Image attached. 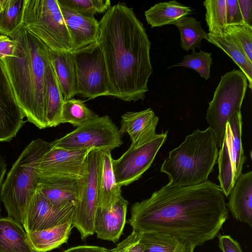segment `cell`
Masks as SVG:
<instances>
[{
    "label": "cell",
    "instance_id": "1",
    "mask_svg": "<svg viewBox=\"0 0 252 252\" xmlns=\"http://www.w3.org/2000/svg\"><path fill=\"white\" fill-rule=\"evenodd\" d=\"M227 218L224 194L207 180L189 187L163 186L132 205L128 223L132 230L162 234L196 247L213 239Z\"/></svg>",
    "mask_w": 252,
    "mask_h": 252
},
{
    "label": "cell",
    "instance_id": "2",
    "mask_svg": "<svg viewBox=\"0 0 252 252\" xmlns=\"http://www.w3.org/2000/svg\"><path fill=\"white\" fill-rule=\"evenodd\" d=\"M96 42L106 66L108 96L126 102L143 100L153 71L151 43L133 9L122 3L111 6L98 21Z\"/></svg>",
    "mask_w": 252,
    "mask_h": 252
},
{
    "label": "cell",
    "instance_id": "3",
    "mask_svg": "<svg viewBox=\"0 0 252 252\" xmlns=\"http://www.w3.org/2000/svg\"><path fill=\"white\" fill-rule=\"evenodd\" d=\"M17 41L13 56L3 60L19 107L28 121L39 129L47 128L46 118L47 72L49 48L23 26L11 37Z\"/></svg>",
    "mask_w": 252,
    "mask_h": 252
},
{
    "label": "cell",
    "instance_id": "4",
    "mask_svg": "<svg viewBox=\"0 0 252 252\" xmlns=\"http://www.w3.org/2000/svg\"><path fill=\"white\" fill-rule=\"evenodd\" d=\"M212 130H195L177 148L169 152L160 171L168 177L169 187L194 186L207 180L218 156Z\"/></svg>",
    "mask_w": 252,
    "mask_h": 252
},
{
    "label": "cell",
    "instance_id": "5",
    "mask_svg": "<svg viewBox=\"0 0 252 252\" xmlns=\"http://www.w3.org/2000/svg\"><path fill=\"white\" fill-rule=\"evenodd\" d=\"M51 142L41 138L31 141L12 165L3 182L0 199L8 214L23 226L29 203L39 178L38 168Z\"/></svg>",
    "mask_w": 252,
    "mask_h": 252
},
{
    "label": "cell",
    "instance_id": "6",
    "mask_svg": "<svg viewBox=\"0 0 252 252\" xmlns=\"http://www.w3.org/2000/svg\"><path fill=\"white\" fill-rule=\"evenodd\" d=\"M22 24L50 50L72 52L71 39L58 0H24Z\"/></svg>",
    "mask_w": 252,
    "mask_h": 252
},
{
    "label": "cell",
    "instance_id": "7",
    "mask_svg": "<svg viewBox=\"0 0 252 252\" xmlns=\"http://www.w3.org/2000/svg\"><path fill=\"white\" fill-rule=\"evenodd\" d=\"M248 86L247 79L240 70L233 69L220 77L206 116L218 147L223 142L227 121L241 111Z\"/></svg>",
    "mask_w": 252,
    "mask_h": 252
},
{
    "label": "cell",
    "instance_id": "8",
    "mask_svg": "<svg viewBox=\"0 0 252 252\" xmlns=\"http://www.w3.org/2000/svg\"><path fill=\"white\" fill-rule=\"evenodd\" d=\"M122 134L110 118L96 115L87 123L52 142L69 150L98 149L112 151L123 144Z\"/></svg>",
    "mask_w": 252,
    "mask_h": 252
},
{
    "label": "cell",
    "instance_id": "9",
    "mask_svg": "<svg viewBox=\"0 0 252 252\" xmlns=\"http://www.w3.org/2000/svg\"><path fill=\"white\" fill-rule=\"evenodd\" d=\"M242 117L241 111L227 121L224 137L218 156L220 187L228 197L242 173L246 159L242 142Z\"/></svg>",
    "mask_w": 252,
    "mask_h": 252
},
{
    "label": "cell",
    "instance_id": "10",
    "mask_svg": "<svg viewBox=\"0 0 252 252\" xmlns=\"http://www.w3.org/2000/svg\"><path fill=\"white\" fill-rule=\"evenodd\" d=\"M72 53L76 68L77 94L88 99L108 96V76L98 43L95 42Z\"/></svg>",
    "mask_w": 252,
    "mask_h": 252
},
{
    "label": "cell",
    "instance_id": "11",
    "mask_svg": "<svg viewBox=\"0 0 252 252\" xmlns=\"http://www.w3.org/2000/svg\"><path fill=\"white\" fill-rule=\"evenodd\" d=\"M99 162L100 150H90L86 157L79 198L72 216L73 227L78 230L83 240L94 233V220L98 208Z\"/></svg>",
    "mask_w": 252,
    "mask_h": 252
},
{
    "label": "cell",
    "instance_id": "12",
    "mask_svg": "<svg viewBox=\"0 0 252 252\" xmlns=\"http://www.w3.org/2000/svg\"><path fill=\"white\" fill-rule=\"evenodd\" d=\"M167 131L158 134L150 142L136 148H129L117 159L112 160L116 183L122 187L139 179L150 168L166 140Z\"/></svg>",
    "mask_w": 252,
    "mask_h": 252
},
{
    "label": "cell",
    "instance_id": "13",
    "mask_svg": "<svg viewBox=\"0 0 252 252\" xmlns=\"http://www.w3.org/2000/svg\"><path fill=\"white\" fill-rule=\"evenodd\" d=\"M76 204L63 206L53 205L36 188L25 216L26 232L52 228L72 220Z\"/></svg>",
    "mask_w": 252,
    "mask_h": 252
},
{
    "label": "cell",
    "instance_id": "14",
    "mask_svg": "<svg viewBox=\"0 0 252 252\" xmlns=\"http://www.w3.org/2000/svg\"><path fill=\"white\" fill-rule=\"evenodd\" d=\"M90 150H69L52 145L40 162L38 168L39 177L82 178Z\"/></svg>",
    "mask_w": 252,
    "mask_h": 252
},
{
    "label": "cell",
    "instance_id": "15",
    "mask_svg": "<svg viewBox=\"0 0 252 252\" xmlns=\"http://www.w3.org/2000/svg\"><path fill=\"white\" fill-rule=\"evenodd\" d=\"M24 117L0 59V142L10 141L16 136L24 124Z\"/></svg>",
    "mask_w": 252,
    "mask_h": 252
},
{
    "label": "cell",
    "instance_id": "16",
    "mask_svg": "<svg viewBox=\"0 0 252 252\" xmlns=\"http://www.w3.org/2000/svg\"><path fill=\"white\" fill-rule=\"evenodd\" d=\"M158 120L151 108L138 112H126L121 116L119 131L122 134L129 135L130 147H138L157 137L158 134L156 128Z\"/></svg>",
    "mask_w": 252,
    "mask_h": 252
},
{
    "label": "cell",
    "instance_id": "17",
    "mask_svg": "<svg viewBox=\"0 0 252 252\" xmlns=\"http://www.w3.org/2000/svg\"><path fill=\"white\" fill-rule=\"evenodd\" d=\"M129 203L121 196L109 209L98 208L94 220V233L98 239L116 243L126 222Z\"/></svg>",
    "mask_w": 252,
    "mask_h": 252
},
{
    "label": "cell",
    "instance_id": "18",
    "mask_svg": "<svg viewBox=\"0 0 252 252\" xmlns=\"http://www.w3.org/2000/svg\"><path fill=\"white\" fill-rule=\"evenodd\" d=\"M81 186L82 178L39 177L36 188L53 205L63 206L76 204Z\"/></svg>",
    "mask_w": 252,
    "mask_h": 252
},
{
    "label": "cell",
    "instance_id": "19",
    "mask_svg": "<svg viewBox=\"0 0 252 252\" xmlns=\"http://www.w3.org/2000/svg\"><path fill=\"white\" fill-rule=\"evenodd\" d=\"M72 44V52L96 42L98 22L60 6Z\"/></svg>",
    "mask_w": 252,
    "mask_h": 252
},
{
    "label": "cell",
    "instance_id": "20",
    "mask_svg": "<svg viewBox=\"0 0 252 252\" xmlns=\"http://www.w3.org/2000/svg\"><path fill=\"white\" fill-rule=\"evenodd\" d=\"M228 210L237 221L252 227V171L241 173L229 194Z\"/></svg>",
    "mask_w": 252,
    "mask_h": 252
},
{
    "label": "cell",
    "instance_id": "21",
    "mask_svg": "<svg viewBox=\"0 0 252 252\" xmlns=\"http://www.w3.org/2000/svg\"><path fill=\"white\" fill-rule=\"evenodd\" d=\"M111 151L100 150L98 173V207L109 209L121 197V187L116 183Z\"/></svg>",
    "mask_w": 252,
    "mask_h": 252
},
{
    "label": "cell",
    "instance_id": "22",
    "mask_svg": "<svg viewBox=\"0 0 252 252\" xmlns=\"http://www.w3.org/2000/svg\"><path fill=\"white\" fill-rule=\"evenodd\" d=\"M49 53L64 100L72 98L77 94L76 68L73 53L54 51L50 49Z\"/></svg>",
    "mask_w": 252,
    "mask_h": 252
},
{
    "label": "cell",
    "instance_id": "23",
    "mask_svg": "<svg viewBox=\"0 0 252 252\" xmlns=\"http://www.w3.org/2000/svg\"><path fill=\"white\" fill-rule=\"evenodd\" d=\"M72 228L70 220L52 228L26 233L35 252H47L66 243Z\"/></svg>",
    "mask_w": 252,
    "mask_h": 252
},
{
    "label": "cell",
    "instance_id": "24",
    "mask_svg": "<svg viewBox=\"0 0 252 252\" xmlns=\"http://www.w3.org/2000/svg\"><path fill=\"white\" fill-rule=\"evenodd\" d=\"M0 252H35L23 226L11 218H0Z\"/></svg>",
    "mask_w": 252,
    "mask_h": 252
},
{
    "label": "cell",
    "instance_id": "25",
    "mask_svg": "<svg viewBox=\"0 0 252 252\" xmlns=\"http://www.w3.org/2000/svg\"><path fill=\"white\" fill-rule=\"evenodd\" d=\"M208 42L221 49L233 61L246 76L250 89H252V62L250 61L238 43L226 33H208L205 39Z\"/></svg>",
    "mask_w": 252,
    "mask_h": 252
},
{
    "label": "cell",
    "instance_id": "26",
    "mask_svg": "<svg viewBox=\"0 0 252 252\" xmlns=\"http://www.w3.org/2000/svg\"><path fill=\"white\" fill-rule=\"evenodd\" d=\"M192 12L191 7L173 0L156 3L145 11L144 14L147 22L153 28L173 25Z\"/></svg>",
    "mask_w": 252,
    "mask_h": 252
},
{
    "label": "cell",
    "instance_id": "27",
    "mask_svg": "<svg viewBox=\"0 0 252 252\" xmlns=\"http://www.w3.org/2000/svg\"><path fill=\"white\" fill-rule=\"evenodd\" d=\"M64 99L52 63L48 65L47 72L46 118L48 127L60 124Z\"/></svg>",
    "mask_w": 252,
    "mask_h": 252
},
{
    "label": "cell",
    "instance_id": "28",
    "mask_svg": "<svg viewBox=\"0 0 252 252\" xmlns=\"http://www.w3.org/2000/svg\"><path fill=\"white\" fill-rule=\"evenodd\" d=\"M173 25L179 31L180 45L186 51L199 48L202 39H206L208 35V33L202 28L201 22L193 17H183Z\"/></svg>",
    "mask_w": 252,
    "mask_h": 252
},
{
    "label": "cell",
    "instance_id": "29",
    "mask_svg": "<svg viewBox=\"0 0 252 252\" xmlns=\"http://www.w3.org/2000/svg\"><path fill=\"white\" fill-rule=\"evenodd\" d=\"M24 0H0V33L11 37L22 26Z\"/></svg>",
    "mask_w": 252,
    "mask_h": 252
},
{
    "label": "cell",
    "instance_id": "30",
    "mask_svg": "<svg viewBox=\"0 0 252 252\" xmlns=\"http://www.w3.org/2000/svg\"><path fill=\"white\" fill-rule=\"evenodd\" d=\"M96 115L83 100L73 98L64 100L60 124L69 123L78 127L90 121Z\"/></svg>",
    "mask_w": 252,
    "mask_h": 252
},
{
    "label": "cell",
    "instance_id": "31",
    "mask_svg": "<svg viewBox=\"0 0 252 252\" xmlns=\"http://www.w3.org/2000/svg\"><path fill=\"white\" fill-rule=\"evenodd\" d=\"M226 0H206L203 2L206 9L205 20L209 29L208 33H224L227 26Z\"/></svg>",
    "mask_w": 252,
    "mask_h": 252
},
{
    "label": "cell",
    "instance_id": "32",
    "mask_svg": "<svg viewBox=\"0 0 252 252\" xmlns=\"http://www.w3.org/2000/svg\"><path fill=\"white\" fill-rule=\"evenodd\" d=\"M140 240L144 245V252H176L188 244L170 236L153 232H141Z\"/></svg>",
    "mask_w": 252,
    "mask_h": 252
},
{
    "label": "cell",
    "instance_id": "33",
    "mask_svg": "<svg viewBox=\"0 0 252 252\" xmlns=\"http://www.w3.org/2000/svg\"><path fill=\"white\" fill-rule=\"evenodd\" d=\"M60 6L84 16L93 17L106 12L111 7L109 0H58Z\"/></svg>",
    "mask_w": 252,
    "mask_h": 252
},
{
    "label": "cell",
    "instance_id": "34",
    "mask_svg": "<svg viewBox=\"0 0 252 252\" xmlns=\"http://www.w3.org/2000/svg\"><path fill=\"white\" fill-rule=\"evenodd\" d=\"M212 54L202 50L199 52L192 50L191 54L184 56L181 62L171 67L181 66L192 69L207 80L210 77V68L213 63Z\"/></svg>",
    "mask_w": 252,
    "mask_h": 252
},
{
    "label": "cell",
    "instance_id": "35",
    "mask_svg": "<svg viewBox=\"0 0 252 252\" xmlns=\"http://www.w3.org/2000/svg\"><path fill=\"white\" fill-rule=\"evenodd\" d=\"M240 45L252 62V27L247 24L227 26L224 30Z\"/></svg>",
    "mask_w": 252,
    "mask_h": 252
},
{
    "label": "cell",
    "instance_id": "36",
    "mask_svg": "<svg viewBox=\"0 0 252 252\" xmlns=\"http://www.w3.org/2000/svg\"><path fill=\"white\" fill-rule=\"evenodd\" d=\"M226 3L227 26L245 24L238 0H226Z\"/></svg>",
    "mask_w": 252,
    "mask_h": 252
},
{
    "label": "cell",
    "instance_id": "37",
    "mask_svg": "<svg viewBox=\"0 0 252 252\" xmlns=\"http://www.w3.org/2000/svg\"><path fill=\"white\" fill-rule=\"evenodd\" d=\"M219 246L222 252H243L240 244L230 235H220Z\"/></svg>",
    "mask_w": 252,
    "mask_h": 252
},
{
    "label": "cell",
    "instance_id": "38",
    "mask_svg": "<svg viewBox=\"0 0 252 252\" xmlns=\"http://www.w3.org/2000/svg\"><path fill=\"white\" fill-rule=\"evenodd\" d=\"M141 232L132 230L131 234L108 252H128L140 239Z\"/></svg>",
    "mask_w": 252,
    "mask_h": 252
},
{
    "label": "cell",
    "instance_id": "39",
    "mask_svg": "<svg viewBox=\"0 0 252 252\" xmlns=\"http://www.w3.org/2000/svg\"><path fill=\"white\" fill-rule=\"evenodd\" d=\"M17 43L15 39L6 35H0V59L13 56Z\"/></svg>",
    "mask_w": 252,
    "mask_h": 252
},
{
    "label": "cell",
    "instance_id": "40",
    "mask_svg": "<svg viewBox=\"0 0 252 252\" xmlns=\"http://www.w3.org/2000/svg\"><path fill=\"white\" fill-rule=\"evenodd\" d=\"M238 1L245 24L252 27V0Z\"/></svg>",
    "mask_w": 252,
    "mask_h": 252
},
{
    "label": "cell",
    "instance_id": "41",
    "mask_svg": "<svg viewBox=\"0 0 252 252\" xmlns=\"http://www.w3.org/2000/svg\"><path fill=\"white\" fill-rule=\"evenodd\" d=\"M104 247L95 246L83 245L70 248L63 252H108Z\"/></svg>",
    "mask_w": 252,
    "mask_h": 252
},
{
    "label": "cell",
    "instance_id": "42",
    "mask_svg": "<svg viewBox=\"0 0 252 252\" xmlns=\"http://www.w3.org/2000/svg\"><path fill=\"white\" fill-rule=\"evenodd\" d=\"M7 164L4 158L0 155V214L1 212L0 193L4 177L7 170Z\"/></svg>",
    "mask_w": 252,
    "mask_h": 252
},
{
    "label": "cell",
    "instance_id": "43",
    "mask_svg": "<svg viewBox=\"0 0 252 252\" xmlns=\"http://www.w3.org/2000/svg\"><path fill=\"white\" fill-rule=\"evenodd\" d=\"M144 244L139 240L131 248L128 252H144Z\"/></svg>",
    "mask_w": 252,
    "mask_h": 252
}]
</instances>
